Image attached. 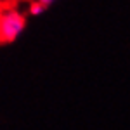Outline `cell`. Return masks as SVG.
<instances>
[{
	"label": "cell",
	"instance_id": "obj_1",
	"mask_svg": "<svg viewBox=\"0 0 130 130\" xmlns=\"http://www.w3.org/2000/svg\"><path fill=\"white\" fill-rule=\"evenodd\" d=\"M24 16L19 10L5 7L0 10V43H7V42L16 40L21 35V31L24 30Z\"/></svg>",
	"mask_w": 130,
	"mask_h": 130
},
{
	"label": "cell",
	"instance_id": "obj_3",
	"mask_svg": "<svg viewBox=\"0 0 130 130\" xmlns=\"http://www.w3.org/2000/svg\"><path fill=\"white\" fill-rule=\"evenodd\" d=\"M37 2H38V4H42V5L45 7V5H49V4H52V2H56V0H37Z\"/></svg>",
	"mask_w": 130,
	"mask_h": 130
},
{
	"label": "cell",
	"instance_id": "obj_2",
	"mask_svg": "<svg viewBox=\"0 0 130 130\" xmlns=\"http://www.w3.org/2000/svg\"><path fill=\"white\" fill-rule=\"evenodd\" d=\"M42 10H43V5H42V4H38V2H33V4H31V7H30L31 14H35V16H37V14H40Z\"/></svg>",
	"mask_w": 130,
	"mask_h": 130
}]
</instances>
